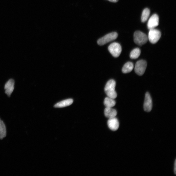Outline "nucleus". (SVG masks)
Masks as SVG:
<instances>
[{"mask_svg":"<svg viewBox=\"0 0 176 176\" xmlns=\"http://www.w3.org/2000/svg\"><path fill=\"white\" fill-rule=\"evenodd\" d=\"M73 103V100L72 99H68L57 103L54 105L56 108H63L69 106Z\"/></svg>","mask_w":176,"mask_h":176,"instance_id":"f8f14e48","label":"nucleus"},{"mask_svg":"<svg viewBox=\"0 0 176 176\" xmlns=\"http://www.w3.org/2000/svg\"><path fill=\"white\" fill-rule=\"evenodd\" d=\"M118 36V34L116 32L110 33L98 39V44L99 45H104L115 40Z\"/></svg>","mask_w":176,"mask_h":176,"instance_id":"7ed1b4c3","label":"nucleus"},{"mask_svg":"<svg viewBox=\"0 0 176 176\" xmlns=\"http://www.w3.org/2000/svg\"><path fill=\"white\" fill-rule=\"evenodd\" d=\"M134 42L136 44L142 46L145 44L148 40V36L141 31H137L134 34Z\"/></svg>","mask_w":176,"mask_h":176,"instance_id":"f03ea898","label":"nucleus"},{"mask_svg":"<svg viewBox=\"0 0 176 176\" xmlns=\"http://www.w3.org/2000/svg\"><path fill=\"white\" fill-rule=\"evenodd\" d=\"M115 82L114 80H110L107 82L104 90L108 97L114 99L116 98L117 94L115 91Z\"/></svg>","mask_w":176,"mask_h":176,"instance_id":"f257e3e1","label":"nucleus"},{"mask_svg":"<svg viewBox=\"0 0 176 176\" xmlns=\"http://www.w3.org/2000/svg\"><path fill=\"white\" fill-rule=\"evenodd\" d=\"M104 113L105 116L109 119L115 117L117 114L116 111L112 107H106Z\"/></svg>","mask_w":176,"mask_h":176,"instance_id":"9b49d317","label":"nucleus"},{"mask_svg":"<svg viewBox=\"0 0 176 176\" xmlns=\"http://www.w3.org/2000/svg\"><path fill=\"white\" fill-rule=\"evenodd\" d=\"M152 108V99L149 92L145 94V101L144 104V109L147 112H150Z\"/></svg>","mask_w":176,"mask_h":176,"instance_id":"6e6552de","label":"nucleus"},{"mask_svg":"<svg viewBox=\"0 0 176 176\" xmlns=\"http://www.w3.org/2000/svg\"><path fill=\"white\" fill-rule=\"evenodd\" d=\"M150 15V10L148 8H145L144 10L142 13L141 19V21L143 23H145L149 19Z\"/></svg>","mask_w":176,"mask_h":176,"instance_id":"dca6fc26","label":"nucleus"},{"mask_svg":"<svg viewBox=\"0 0 176 176\" xmlns=\"http://www.w3.org/2000/svg\"><path fill=\"white\" fill-rule=\"evenodd\" d=\"M174 174H176V161H175L174 164Z\"/></svg>","mask_w":176,"mask_h":176,"instance_id":"a211bd4d","label":"nucleus"},{"mask_svg":"<svg viewBox=\"0 0 176 176\" xmlns=\"http://www.w3.org/2000/svg\"><path fill=\"white\" fill-rule=\"evenodd\" d=\"M147 65V64L145 61L141 60L138 61L135 65V72L139 75H142L145 73Z\"/></svg>","mask_w":176,"mask_h":176,"instance_id":"423d86ee","label":"nucleus"},{"mask_svg":"<svg viewBox=\"0 0 176 176\" xmlns=\"http://www.w3.org/2000/svg\"><path fill=\"white\" fill-rule=\"evenodd\" d=\"M159 18L156 14L153 15L149 20L148 27L149 29L155 28L159 24Z\"/></svg>","mask_w":176,"mask_h":176,"instance_id":"0eeeda50","label":"nucleus"},{"mask_svg":"<svg viewBox=\"0 0 176 176\" xmlns=\"http://www.w3.org/2000/svg\"><path fill=\"white\" fill-rule=\"evenodd\" d=\"M108 49L111 55L115 57H119L122 52L121 45L119 43L115 42L110 44Z\"/></svg>","mask_w":176,"mask_h":176,"instance_id":"39448f33","label":"nucleus"},{"mask_svg":"<svg viewBox=\"0 0 176 176\" xmlns=\"http://www.w3.org/2000/svg\"><path fill=\"white\" fill-rule=\"evenodd\" d=\"M134 68L133 64L130 62L126 63L123 66L122 69V72L124 73H128L131 72Z\"/></svg>","mask_w":176,"mask_h":176,"instance_id":"4468645a","label":"nucleus"},{"mask_svg":"<svg viewBox=\"0 0 176 176\" xmlns=\"http://www.w3.org/2000/svg\"><path fill=\"white\" fill-rule=\"evenodd\" d=\"M107 1H108L111 2L115 3L118 2L119 0H107Z\"/></svg>","mask_w":176,"mask_h":176,"instance_id":"6ab92c4d","label":"nucleus"},{"mask_svg":"<svg viewBox=\"0 0 176 176\" xmlns=\"http://www.w3.org/2000/svg\"><path fill=\"white\" fill-rule=\"evenodd\" d=\"M161 36V32L155 28L149 29L148 38L149 42L152 44H155L159 40Z\"/></svg>","mask_w":176,"mask_h":176,"instance_id":"20e7f679","label":"nucleus"},{"mask_svg":"<svg viewBox=\"0 0 176 176\" xmlns=\"http://www.w3.org/2000/svg\"><path fill=\"white\" fill-rule=\"evenodd\" d=\"M15 84L14 80L13 79H10L6 82L5 85V93L9 97H10L14 90Z\"/></svg>","mask_w":176,"mask_h":176,"instance_id":"1a4fd4ad","label":"nucleus"},{"mask_svg":"<svg viewBox=\"0 0 176 176\" xmlns=\"http://www.w3.org/2000/svg\"><path fill=\"white\" fill-rule=\"evenodd\" d=\"M140 50L139 48H136L132 50L130 53V57L132 59H136L140 56Z\"/></svg>","mask_w":176,"mask_h":176,"instance_id":"f3484780","label":"nucleus"},{"mask_svg":"<svg viewBox=\"0 0 176 176\" xmlns=\"http://www.w3.org/2000/svg\"><path fill=\"white\" fill-rule=\"evenodd\" d=\"M6 136V130L3 122L0 119V139H2Z\"/></svg>","mask_w":176,"mask_h":176,"instance_id":"2eb2a0df","label":"nucleus"},{"mask_svg":"<svg viewBox=\"0 0 176 176\" xmlns=\"http://www.w3.org/2000/svg\"><path fill=\"white\" fill-rule=\"evenodd\" d=\"M109 128L114 131L118 130L119 124L118 119L115 117L109 119L107 122Z\"/></svg>","mask_w":176,"mask_h":176,"instance_id":"9d476101","label":"nucleus"},{"mask_svg":"<svg viewBox=\"0 0 176 176\" xmlns=\"http://www.w3.org/2000/svg\"><path fill=\"white\" fill-rule=\"evenodd\" d=\"M114 99L108 97L106 98L104 101V104L106 107H114L116 102Z\"/></svg>","mask_w":176,"mask_h":176,"instance_id":"ddd939ff","label":"nucleus"}]
</instances>
